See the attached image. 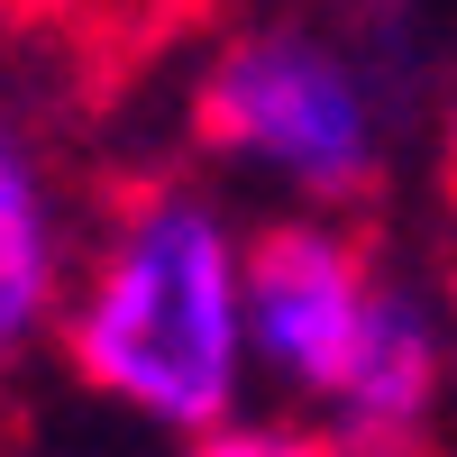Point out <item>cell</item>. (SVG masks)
I'll return each instance as SVG.
<instances>
[{
  "mask_svg": "<svg viewBox=\"0 0 457 457\" xmlns=\"http://www.w3.org/2000/svg\"><path fill=\"white\" fill-rule=\"evenodd\" d=\"M73 385L165 430H220L247 375L238 247L202 193L156 183L101 228L92 293L64 312Z\"/></svg>",
  "mask_w": 457,
  "mask_h": 457,
  "instance_id": "obj_1",
  "label": "cell"
},
{
  "mask_svg": "<svg viewBox=\"0 0 457 457\" xmlns=\"http://www.w3.org/2000/svg\"><path fill=\"white\" fill-rule=\"evenodd\" d=\"M193 137L228 165H256L312 202L375 193V110L348 55L302 28H247L202 64Z\"/></svg>",
  "mask_w": 457,
  "mask_h": 457,
  "instance_id": "obj_2",
  "label": "cell"
},
{
  "mask_svg": "<svg viewBox=\"0 0 457 457\" xmlns=\"http://www.w3.org/2000/svg\"><path fill=\"white\" fill-rule=\"evenodd\" d=\"M238 293H247V348L302 394H338L357 366V338L375 320V256L329 220H265L238 247Z\"/></svg>",
  "mask_w": 457,
  "mask_h": 457,
  "instance_id": "obj_3",
  "label": "cell"
},
{
  "mask_svg": "<svg viewBox=\"0 0 457 457\" xmlns=\"http://www.w3.org/2000/svg\"><path fill=\"white\" fill-rule=\"evenodd\" d=\"M329 403L348 411V430L366 448L375 439H411L430 421V403H439V338L421 320V302H403V293L375 302V320L357 338V366H348V385H338Z\"/></svg>",
  "mask_w": 457,
  "mask_h": 457,
  "instance_id": "obj_4",
  "label": "cell"
},
{
  "mask_svg": "<svg viewBox=\"0 0 457 457\" xmlns=\"http://www.w3.org/2000/svg\"><path fill=\"white\" fill-rule=\"evenodd\" d=\"M55 202H46V174H37V146L28 129L10 120V101H0V348H19V338L55 312Z\"/></svg>",
  "mask_w": 457,
  "mask_h": 457,
  "instance_id": "obj_5",
  "label": "cell"
},
{
  "mask_svg": "<svg viewBox=\"0 0 457 457\" xmlns=\"http://www.w3.org/2000/svg\"><path fill=\"white\" fill-rule=\"evenodd\" d=\"M183 457H338V448L293 421H220V430H193Z\"/></svg>",
  "mask_w": 457,
  "mask_h": 457,
  "instance_id": "obj_6",
  "label": "cell"
},
{
  "mask_svg": "<svg viewBox=\"0 0 457 457\" xmlns=\"http://www.w3.org/2000/svg\"><path fill=\"white\" fill-rule=\"evenodd\" d=\"M146 10H165V0H146Z\"/></svg>",
  "mask_w": 457,
  "mask_h": 457,
  "instance_id": "obj_7",
  "label": "cell"
}]
</instances>
